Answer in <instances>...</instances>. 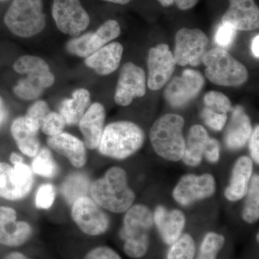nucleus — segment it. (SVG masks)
I'll use <instances>...</instances> for the list:
<instances>
[{
	"label": "nucleus",
	"instance_id": "nucleus-16",
	"mask_svg": "<svg viewBox=\"0 0 259 259\" xmlns=\"http://www.w3.org/2000/svg\"><path fill=\"white\" fill-rule=\"evenodd\" d=\"M146 93V76L144 70L132 62L122 66L116 87L115 101L122 107L128 106L137 97Z\"/></svg>",
	"mask_w": 259,
	"mask_h": 259
},
{
	"label": "nucleus",
	"instance_id": "nucleus-6",
	"mask_svg": "<svg viewBox=\"0 0 259 259\" xmlns=\"http://www.w3.org/2000/svg\"><path fill=\"white\" fill-rule=\"evenodd\" d=\"M202 63L206 67V77L214 84L240 87L248 79V71L244 65L220 48L206 51Z\"/></svg>",
	"mask_w": 259,
	"mask_h": 259
},
{
	"label": "nucleus",
	"instance_id": "nucleus-3",
	"mask_svg": "<svg viewBox=\"0 0 259 259\" xmlns=\"http://www.w3.org/2000/svg\"><path fill=\"white\" fill-rule=\"evenodd\" d=\"M153 225V212L147 206L135 204L126 211L120 237L124 241L123 250L127 256L141 258L146 255Z\"/></svg>",
	"mask_w": 259,
	"mask_h": 259
},
{
	"label": "nucleus",
	"instance_id": "nucleus-41",
	"mask_svg": "<svg viewBox=\"0 0 259 259\" xmlns=\"http://www.w3.org/2000/svg\"><path fill=\"white\" fill-rule=\"evenodd\" d=\"M248 148L252 161L256 164L259 163V127L256 125L253 130L249 141H248Z\"/></svg>",
	"mask_w": 259,
	"mask_h": 259
},
{
	"label": "nucleus",
	"instance_id": "nucleus-31",
	"mask_svg": "<svg viewBox=\"0 0 259 259\" xmlns=\"http://www.w3.org/2000/svg\"><path fill=\"white\" fill-rule=\"evenodd\" d=\"M32 171L39 176L53 178L57 173V166L50 150L42 148L32 162Z\"/></svg>",
	"mask_w": 259,
	"mask_h": 259
},
{
	"label": "nucleus",
	"instance_id": "nucleus-35",
	"mask_svg": "<svg viewBox=\"0 0 259 259\" xmlns=\"http://www.w3.org/2000/svg\"><path fill=\"white\" fill-rule=\"evenodd\" d=\"M56 191L51 184H44L39 187L35 195V203L37 208L50 209L54 203Z\"/></svg>",
	"mask_w": 259,
	"mask_h": 259
},
{
	"label": "nucleus",
	"instance_id": "nucleus-23",
	"mask_svg": "<svg viewBox=\"0 0 259 259\" xmlns=\"http://www.w3.org/2000/svg\"><path fill=\"white\" fill-rule=\"evenodd\" d=\"M253 161L243 156L235 162L231 171L229 185L225 190V197L230 202H238L244 198L250 181L253 176Z\"/></svg>",
	"mask_w": 259,
	"mask_h": 259
},
{
	"label": "nucleus",
	"instance_id": "nucleus-10",
	"mask_svg": "<svg viewBox=\"0 0 259 259\" xmlns=\"http://www.w3.org/2000/svg\"><path fill=\"white\" fill-rule=\"evenodd\" d=\"M51 13L58 29L73 37L79 36L90 25V15L80 0H54Z\"/></svg>",
	"mask_w": 259,
	"mask_h": 259
},
{
	"label": "nucleus",
	"instance_id": "nucleus-12",
	"mask_svg": "<svg viewBox=\"0 0 259 259\" xmlns=\"http://www.w3.org/2000/svg\"><path fill=\"white\" fill-rule=\"evenodd\" d=\"M120 26L115 20L102 24L96 31L75 37L66 44V49L71 55L87 58L120 35Z\"/></svg>",
	"mask_w": 259,
	"mask_h": 259
},
{
	"label": "nucleus",
	"instance_id": "nucleus-7",
	"mask_svg": "<svg viewBox=\"0 0 259 259\" xmlns=\"http://www.w3.org/2000/svg\"><path fill=\"white\" fill-rule=\"evenodd\" d=\"M4 22L16 36L30 37L40 33L47 24L42 0H13Z\"/></svg>",
	"mask_w": 259,
	"mask_h": 259
},
{
	"label": "nucleus",
	"instance_id": "nucleus-45",
	"mask_svg": "<svg viewBox=\"0 0 259 259\" xmlns=\"http://www.w3.org/2000/svg\"><path fill=\"white\" fill-rule=\"evenodd\" d=\"M5 259H32L20 252H12L5 256Z\"/></svg>",
	"mask_w": 259,
	"mask_h": 259
},
{
	"label": "nucleus",
	"instance_id": "nucleus-11",
	"mask_svg": "<svg viewBox=\"0 0 259 259\" xmlns=\"http://www.w3.org/2000/svg\"><path fill=\"white\" fill-rule=\"evenodd\" d=\"M33 185L31 168L21 163L10 166L0 162V197L18 200L26 197Z\"/></svg>",
	"mask_w": 259,
	"mask_h": 259
},
{
	"label": "nucleus",
	"instance_id": "nucleus-9",
	"mask_svg": "<svg viewBox=\"0 0 259 259\" xmlns=\"http://www.w3.org/2000/svg\"><path fill=\"white\" fill-rule=\"evenodd\" d=\"M208 44V37L199 29H180L175 35L173 55L176 64L180 66H199L202 63Z\"/></svg>",
	"mask_w": 259,
	"mask_h": 259
},
{
	"label": "nucleus",
	"instance_id": "nucleus-8",
	"mask_svg": "<svg viewBox=\"0 0 259 259\" xmlns=\"http://www.w3.org/2000/svg\"><path fill=\"white\" fill-rule=\"evenodd\" d=\"M71 215L80 231L90 236H98L110 228V218L91 197L82 196L72 203Z\"/></svg>",
	"mask_w": 259,
	"mask_h": 259
},
{
	"label": "nucleus",
	"instance_id": "nucleus-39",
	"mask_svg": "<svg viewBox=\"0 0 259 259\" xmlns=\"http://www.w3.org/2000/svg\"><path fill=\"white\" fill-rule=\"evenodd\" d=\"M83 259H122L113 248L105 245L95 247L85 255Z\"/></svg>",
	"mask_w": 259,
	"mask_h": 259
},
{
	"label": "nucleus",
	"instance_id": "nucleus-43",
	"mask_svg": "<svg viewBox=\"0 0 259 259\" xmlns=\"http://www.w3.org/2000/svg\"><path fill=\"white\" fill-rule=\"evenodd\" d=\"M7 115H8V112H7L6 107L3 98L0 97V127L6 120Z\"/></svg>",
	"mask_w": 259,
	"mask_h": 259
},
{
	"label": "nucleus",
	"instance_id": "nucleus-14",
	"mask_svg": "<svg viewBox=\"0 0 259 259\" xmlns=\"http://www.w3.org/2000/svg\"><path fill=\"white\" fill-rule=\"evenodd\" d=\"M203 75L193 69H185L182 76H176L167 84L164 91L166 102L175 108L185 107L195 99L203 88Z\"/></svg>",
	"mask_w": 259,
	"mask_h": 259
},
{
	"label": "nucleus",
	"instance_id": "nucleus-20",
	"mask_svg": "<svg viewBox=\"0 0 259 259\" xmlns=\"http://www.w3.org/2000/svg\"><path fill=\"white\" fill-rule=\"evenodd\" d=\"M231 117L225 133V144L231 151H237L244 147L253 132L249 116L244 108L237 105L231 110Z\"/></svg>",
	"mask_w": 259,
	"mask_h": 259
},
{
	"label": "nucleus",
	"instance_id": "nucleus-40",
	"mask_svg": "<svg viewBox=\"0 0 259 259\" xmlns=\"http://www.w3.org/2000/svg\"><path fill=\"white\" fill-rule=\"evenodd\" d=\"M204 156L210 163H216L221 157V146L217 140L209 138L204 149Z\"/></svg>",
	"mask_w": 259,
	"mask_h": 259
},
{
	"label": "nucleus",
	"instance_id": "nucleus-32",
	"mask_svg": "<svg viewBox=\"0 0 259 259\" xmlns=\"http://www.w3.org/2000/svg\"><path fill=\"white\" fill-rule=\"evenodd\" d=\"M226 243L223 235L209 232L204 236L201 243L197 259H217L219 252Z\"/></svg>",
	"mask_w": 259,
	"mask_h": 259
},
{
	"label": "nucleus",
	"instance_id": "nucleus-30",
	"mask_svg": "<svg viewBox=\"0 0 259 259\" xmlns=\"http://www.w3.org/2000/svg\"><path fill=\"white\" fill-rule=\"evenodd\" d=\"M90 186L86 177L82 175H73L65 181L61 191L66 200L73 203L79 197L86 196Z\"/></svg>",
	"mask_w": 259,
	"mask_h": 259
},
{
	"label": "nucleus",
	"instance_id": "nucleus-48",
	"mask_svg": "<svg viewBox=\"0 0 259 259\" xmlns=\"http://www.w3.org/2000/svg\"><path fill=\"white\" fill-rule=\"evenodd\" d=\"M259 241V238H258V233H257V241L258 242Z\"/></svg>",
	"mask_w": 259,
	"mask_h": 259
},
{
	"label": "nucleus",
	"instance_id": "nucleus-5",
	"mask_svg": "<svg viewBox=\"0 0 259 259\" xmlns=\"http://www.w3.org/2000/svg\"><path fill=\"white\" fill-rule=\"evenodd\" d=\"M13 69L18 74L27 75L25 79L19 80L13 88V93L22 100H35L55 82L49 64L37 56L26 55L19 58L13 65Z\"/></svg>",
	"mask_w": 259,
	"mask_h": 259
},
{
	"label": "nucleus",
	"instance_id": "nucleus-1",
	"mask_svg": "<svg viewBox=\"0 0 259 259\" xmlns=\"http://www.w3.org/2000/svg\"><path fill=\"white\" fill-rule=\"evenodd\" d=\"M91 198L102 209L114 213L125 212L134 205L136 194L128 185L125 170L112 166L90 186Z\"/></svg>",
	"mask_w": 259,
	"mask_h": 259
},
{
	"label": "nucleus",
	"instance_id": "nucleus-38",
	"mask_svg": "<svg viewBox=\"0 0 259 259\" xmlns=\"http://www.w3.org/2000/svg\"><path fill=\"white\" fill-rule=\"evenodd\" d=\"M236 35V30L230 25L223 24L220 25L214 35V42L218 47L228 48L231 47Z\"/></svg>",
	"mask_w": 259,
	"mask_h": 259
},
{
	"label": "nucleus",
	"instance_id": "nucleus-17",
	"mask_svg": "<svg viewBox=\"0 0 259 259\" xmlns=\"http://www.w3.org/2000/svg\"><path fill=\"white\" fill-rule=\"evenodd\" d=\"M32 228L25 221L17 220V212L9 207H0V244L18 247L30 239Z\"/></svg>",
	"mask_w": 259,
	"mask_h": 259
},
{
	"label": "nucleus",
	"instance_id": "nucleus-15",
	"mask_svg": "<svg viewBox=\"0 0 259 259\" xmlns=\"http://www.w3.org/2000/svg\"><path fill=\"white\" fill-rule=\"evenodd\" d=\"M176 61L168 45L158 44L148 54V88L153 91L166 86L176 69Z\"/></svg>",
	"mask_w": 259,
	"mask_h": 259
},
{
	"label": "nucleus",
	"instance_id": "nucleus-21",
	"mask_svg": "<svg viewBox=\"0 0 259 259\" xmlns=\"http://www.w3.org/2000/svg\"><path fill=\"white\" fill-rule=\"evenodd\" d=\"M106 112L99 102L90 105L79 122L80 131L83 138V144L90 150L97 149L105 129Z\"/></svg>",
	"mask_w": 259,
	"mask_h": 259
},
{
	"label": "nucleus",
	"instance_id": "nucleus-27",
	"mask_svg": "<svg viewBox=\"0 0 259 259\" xmlns=\"http://www.w3.org/2000/svg\"><path fill=\"white\" fill-rule=\"evenodd\" d=\"M90 93L85 89H78L71 98L65 99L59 107V113L64 117L66 125L79 124L82 116L90 106Z\"/></svg>",
	"mask_w": 259,
	"mask_h": 259
},
{
	"label": "nucleus",
	"instance_id": "nucleus-33",
	"mask_svg": "<svg viewBox=\"0 0 259 259\" xmlns=\"http://www.w3.org/2000/svg\"><path fill=\"white\" fill-rule=\"evenodd\" d=\"M203 101L204 107L218 113L228 114L233 108L229 98L224 94L217 91H210L206 93Z\"/></svg>",
	"mask_w": 259,
	"mask_h": 259
},
{
	"label": "nucleus",
	"instance_id": "nucleus-47",
	"mask_svg": "<svg viewBox=\"0 0 259 259\" xmlns=\"http://www.w3.org/2000/svg\"><path fill=\"white\" fill-rule=\"evenodd\" d=\"M103 1L108 2V3H114V4L125 5L128 4L131 0H103Z\"/></svg>",
	"mask_w": 259,
	"mask_h": 259
},
{
	"label": "nucleus",
	"instance_id": "nucleus-25",
	"mask_svg": "<svg viewBox=\"0 0 259 259\" xmlns=\"http://www.w3.org/2000/svg\"><path fill=\"white\" fill-rule=\"evenodd\" d=\"M123 54L120 42H113L104 46L85 59L87 66L100 76H107L118 69Z\"/></svg>",
	"mask_w": 259,
	"mask_h": 259
},
{
	"label": "nucleus",
	"instance_id": "nucleus-24",
	"mask_svg": "<svg viewBox=\"0 0 259 259\" xmlns=\"http://www.w3.org/2000/svg\"><path fill=\"white\" fill-rule=\"evenodd\" d=\"M49 147L65 156L71 164L76 168H81L87 163V149L83 142L67 133H61L57 136L47 139Z\"/></svg>",
	"mask_w": 259,
	"mask_h": 259
},
{
	"label": "nucleus",
	"instance_id": "nucleus-34",
	"mask_svg": "<svg viewBox=\"0 0 259 259\" xmlns=\"http://www.w3.org/2000/svg\"><path fill=\"white\" fill-rule=\"evenodd\" d=\"M66 125L64 118L59 112H50L42 120L40 128L44 134L50 137L63 133Z\"/></svg>",
	"mask_w": 259,
	"mask_h": 259
},
{
	"label": "nucleus",
	"instance_id": "nucleus-26",
	"mask_svg": "<svg viewBox=\"0 0 259 259\" xmlns=\"http://www.w3.org/2000/svg\"><path fill=\"white\" fill-rule=\"evenodd\" d=\"M209 138L208 133L203 126L194 125L190 127L185 140V152L182 157L186 165L196 167L202 163Z\"/></svg>",
	"mask_w": 259,
	"mask_h": 259
},
{
	"label": "nucleus",
	"instance_id": "nucleus-22",
	"mask_svg": "<svg viewBox=\"0 0 259 259\" xmlns=\"http://www.w3.org/2000/svg\"><path fill=\"white\" fill-rule=\"evenodd\" d=\"M40 126L25 116L19 117L12 123L10 132L17 146L23 154L34 157L40 151V141L37 133Z\"/></svg>",
	"mask_w": 259,
	"mask_h": 259
},
{
	"label": "nucleus",
	"instance_id": "nucleus-18",
	"mask_svg": "<svg viewBox=\"0 0 259 259\" xmlns=\"http://www.w3.org/2000/svg\"><path fill=\"white\" fill-rule=\"evenodd\" d=\"M229 3L222 18L223 24L241 31L258 28L259 10L254 0H229Z\"/></svg>",
	"mask_w": 259,
	"mask_h": 259
},
{
	"label": "nucleus",
	"instance_id": "nucleus-2",
	"mask_svg": "<svg viewBox=\"0 0 259 259\" xmlns=\"http://www.w3.org/2000/svg\"><path fill=\"white\" fill-rule=\"evenodd\" d=\"M144 141L145 134L139 125L130 121H117L105 127L97 148L106 157L123 160L139 151Z\"/></svg>",
	"mask_w": 259,
	"mask_h": 259
},
{
	"label": "nucleus",
	"instance_id": "nucleus-29",
	"mask_svg": "<svg viewBox=\"0 0 259 259\" xmlns=\"http://www.w3.org/2000/svg\"><path fill=\"white\" fill-rule=\"evenodd\" d=\"M197 248L194 239L187 233L182 236L170 245L166 259H194Z\"/></svg>",
	"mask_w": 259,
	"mask_h": 259
},
{
	"label": "nucleus",
	"instance_id": "nucleus-44",
	"mask_svg": "<svg viewBox=\"0 0 259 259\" xmlns=\"http://www.w3.org/2000/svg\"><path fill=\"white\" fill-rule=\"evenodd\" d=\"M259 35H257L253 39L251 42V51L252 54L255 56V58L258 59L259 57Z\"/></svg>",
	"mask_w": 259,
	"mask_h": 259
},
{
	"label": "nucleus",
	"instance_id": "nucleus-13",
	"mask_svg": "<svg viewBox=\"0 0 259 259\" xmlns=\"http://www.w3.org/2000/svg\"><path fill=\"white\" fill-rule=\"evenodd\" d=\"M215 192V179L212 175L189 174L180 179L174 189L172 195L177 203L187 207L209 198Z\"/></svg>",
	"mask_w": 259,
	"mask_h": 259
},
{
	"label": "nucleus",
	"instance_id": "nucleus-46",
	"mask_svg": "<svg viewBox=\"0 0 259 259\" xmlns=\"http://www.w3.org/2000/svg\"><path fill=\"white\" fill-rule=\"evenodd\" d=\"M10 159L11 163H13V166H14V165L18 164V163H24L23 158L16 153H11Z\"/></svg>",
	"mask_w": 259,
	"mask_h": 259
},
{
	"label": "nucleus",
	"instance_id": "nucleus-19",
	"mask_svg": "<svg viewBox=\"0 0 259 259\" xmlns=\"http://www.w3.org/2000/svg\"><path fill=\"white\" fill-rule=\"evenodd\" d=\"M153 217L162 241L166 245L172 244L183 234L187 220L180 209L169 210L164 206L158 205L153 213Z\"/></svg>",
	"mask_w": 259,
	"mask_h": 259
},
{
	"label": "nucleus",
	"instance_id": "nucleus-28",
	"mask_svg": "<svg viewBox=\"0 0 259 259\" xmlns=\"http://www.w3.org/2000/svg\"><path fill=\"white\" fill-rule=\"evenodd\" d=\"M245 197L244 206L242 211V218L245 223L253 224L258 221L259 218L258 175L252 176Z\"/></svg>",
	"mask_w": 259,
	"mask_h": 259
},
{
	"label": "nucleus",
	"instance_id": "nucleus-37",
	"mask_svg": "<svg viewBox=\"0 0 259 259\" xmlns=\"http://www.w3.org/2000/svg\"><path fill=\"white\" fill-rule=\"evenodd\" d=\"M50 112L47 102L39 100L29 107L25 117L29 120L33 121L37 125L41 126L42 120Z\"/></svg>",
	"mask_w": 259,
	"mask_h": 259
},
{
	"label": "nucleus",
	"instance_id": "nucleus-42",
	"mask_svg": "<svg viewBox=\"0 0 259 259\" xmlns=\"http://www.w3.org/2000/svg\"><path fill=\"white\" fill-rule=\"evenodd\" d=\"M158 1L163 7H169L173 4H176L179 9L187 10L194 8L197 4L199 0H158Z\"/></svg>",
	"mask_w": 259,
	"mask_h": 259
},
{
	"label": "nucleus",
	"instance_id": "nucleus-36",
	"mask_svg": "<svg viewBox=\"0 0 259 259\" xmlns=\"http://www.w3.org/2000/svg\"><path fill=\"white\" fill-rule=\"evenodd\" d=\"M201 117L206 125L215 131H222L228 120L227 114L218 113L205 107L201 112Z\"/></svg>",
	"mask_w": 259,
	"mask_h": 259
},
{
	"label": "nucleus",
	"instance_id": "nucleus-49",
	"mask_svg": "<svg viewBox=\"0 0 259 259\" xmlns=\"http://www.w3.org/2000/svg\"><path fill=\"white\" fill-rule=\"evenodd\" d=\"M0 1H6V0H0Z\"/></svg>",
	"mask_w": 259,
	"mask_h": 259
},
{
	"label": "nucleus",
	"instance_id": "nucleus-4",
	"mask_svg": "<svg viewBox=\"0 0 259 259\" xmlns=\"http://www.w3.org/2000/svg\"><path fill=\"white\" fill-rule=\"evenodd\" d=\"M185 123L183 117L174 113L161 116L153 123L150 130V141L160 157L173 162L182 159L185 148Z\"/></svg>",
	"mask_w": 259,
	"mask_h": 259
}]
</instances>
